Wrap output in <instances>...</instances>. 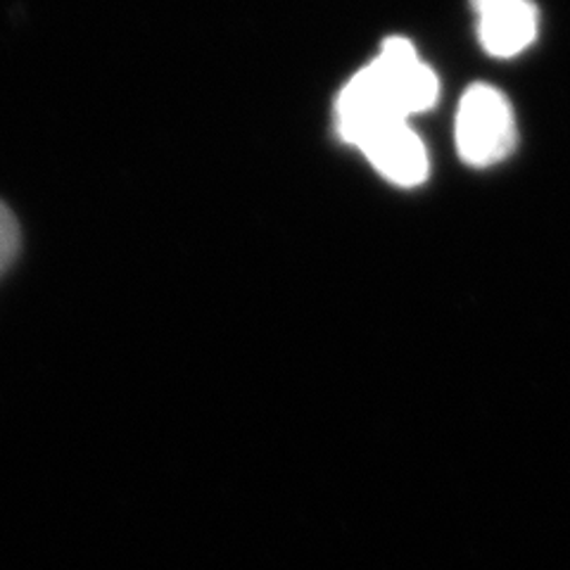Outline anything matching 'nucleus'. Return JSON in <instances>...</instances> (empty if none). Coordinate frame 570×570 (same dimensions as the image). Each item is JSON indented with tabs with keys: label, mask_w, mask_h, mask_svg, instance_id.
Returning a JSON list of instances; mask_svg holds the SVG:
<instances>
[{
	"label": "nucleus",
	"mask_w": 570,
	"mask_h": 570,
	"mask_svg": "<svg viewBox=\"0 0 570 570\" xmlns=\"http://www.w3.org/2000/svg\"><path fill=\"white\" fill-rule=\"evenodd\" d=\"M360 150L387 181L412 188L425 181L428 153L423 140L409 129L406 121H392L371 134Z\"/></svg>",
	"instance_id": "3"
},
{
	"label": "nucleus",
	"mask_w": 570,
	"mask_h": 570,
	"mask_svg": "<svg viewBox=\"0 0 570 570\" xmlns=\"http://www.w3.org/2000/svg\"><path fill=\"white\" fill-rule=\"evenodd\" d=\"M17 253H20V224L8 205L0 203V274L14 262Z\"/></svg>",
	"instance_id": "5"
},
{
	"label": "nucleus",
	"mask_w": 570,
	"mask_h": 570,
	"mask_svg": "<svg viewBox=\"0 0 570 570\" xmlns=\"http://www.w3.org/2000/svg\"><path fill=\"white\" fill-rule=\"evenodd\" d=\"M368 69L379 79L392 110L402 119L431 110L438 102V75L419 60V52L412 41L402 39V36L387 39L379 52V58L368 65Z\"/></svg>",
	"instance_id": "2"
},
{
	"label": "nucleus",
	"mask_w": 570,
	"mask_h": 570,
	"mask_svg": "<svg viewBox=\"0 0 570 570\" xmlns=\"http://www.w3.org/2000/svg\"><path fill=\"white\" fill-rule=\"evenodd\" d=\"M480 17V43L494 58H513L538 36V8L530 0H471Z\"/></svg>",
	"instance_id": "4"
},
{
	"label": "nucleus",
	"mask_w": 570,
	"mask_h": 570,
	"mask_svg": "<svg viewBox=\"0 0 570 570\" xmlns=\"http://www.w3.org/2000/svg\"><path fill=\"white\" fill-rule=\"evenodd\" d=\"M456 148L463 163L490 167L515 148V119L509 100L494 86L475 83L456 112Z\"/></svg>",
	"instance_id": "1"
}]
</instances>
